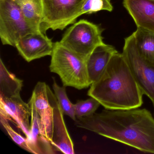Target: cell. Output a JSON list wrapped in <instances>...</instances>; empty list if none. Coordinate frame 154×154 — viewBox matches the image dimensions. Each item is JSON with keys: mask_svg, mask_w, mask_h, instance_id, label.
<instances>
[{"mask_svg": "<svg viewBox=\"0 0 154 154\" xmlns=\"http://www.w3.org/2000/svg\"><path fill=\"white\" fill-rule=\"evenodd\" d=\"M112 10L110 0H85L82 8V13L91 14L101 11L111 12Z\"/></svg>", "mask_w": 154, "mask_h": 154, "instance_id": "20", "label": "cell"}, {"mask_svg": "<svg viewBox=\"0 0 154 154\" xmlns=\"http://www.w3.org/2000/svg\"><path fill=\"white\" fill-rule=\"evenodd\" d=\"M100 103L93 97L85 100H78L74 104L76 119L88 117L95 113L100 105Z\"/></svg>", "mask_w": 154, "mask_h": 154, "instance_id": "19", "label": "cell"}, {"mask_svg": "<svg viewBox=\"0 0 154 154\" xmlns=\"http://www.w3.org/2000/svg\"><path fill=\"white\" fill-rule=\"evenodd\" d=\"M50 87L44 82H38L32 97L41 122L43 135L52 142L53 139L54 110L50 96Z\"/></svg>", "mask_w": 154, "mask_h": 154, "instance_id": "9", "label": "cell"}, {"mask_svg": "<svg viewBox=\"0 0 154 154\" xmlns=\"http://www.w3.org/2000/svg\"><path fill=\"white\" fill-rule=\"evenodd\" d=\"M0 116L7 119L16 125L26 135V138L30 136L31 108L26 103L20 95L10 98H0Z\"/></svg>", "mask_w": 154, "mask_h": 154, "instance_id": "8", "label": "cell"}, {"mask_svg": "<svg viewBox=\"0 0 154 154\" xmlns=\"http://www.w3.org/2000/svg\"><path fill=\"white\" fill-rule=\"evenodd\" d=\"M133 35L140 54L154 63V33L137 28Z\"/></svg>", "mask_w": 154, "mask_h": 154, "instance_id": "17", "label": "cell"}, {"mask_svg": "<svg viewBox=\"0 0 154 154\" xmlns=\"http://www.w3.org/2000/svg\"><path fill=\"white\" fill-rule=\"evenodd\" d=\"M122 54L143 94L154 106V63L140 54L133 34L125 38Z\"/></svg>", "mask_w": 154, "mask_h": 154, "instance_id": "7", "label": "cell"}, {"mask_svg": "<svg viewBox=\"0 0 154 154\" xmlns=\"http://www.w3.org/2000/svg\"><path fill=\"white\" fill-rule=\"evenodd\" d=\"M123 6L137 28L154 33V2L151 0H123Z\"/></svg>", "mask_w": 154, "mask_h": 154, "instance_id": "12", "label": "cell"}, {"mask_svg": "<svg viewBox=\"0 0 154 154\" xmlns=\"http://www.w3.org/2000/svg\"><path fill=\"white\" fill-rule=\"evenodd\" d=\"M85 0H43V16L40 31L63 30L82 15Z\"/></svg>", "mask_w": 154, "mask_h": 154, "instance_id": "5", "label": "cell"}, {"mask_svg": "<svg viewBox=\"0 0 154 154\" xmlns=\"http://www.w3.org/2000/svg\"><path fill=\"white\" fill-rule=\"evenodd\" d=\"M151 1H152L154 2V0H151Z\"/></svg>", "mask_w": 154, "mask_h": 154, "instance_id": "22", "label": "cell"}, {"mask_svg": "<svg viewBox=\"0 0 154 154\" xmlns=\"http://www.w3.org/2000/svg\"><path fill=\"white\" fill-rule=\"evenodd\" d=\"M23 81L17 78L0 60V98L6 99L20 95Z\"/></svg>", "mask_w": 154, "mask_h": 154, "instance_id": "16", "label": "cell"}, {"mask_svg": "<svg viewBox=\"0 0 154 154\" xmlns=\"http://www.w3.org/2000/svg\"><path fill=\"white\" fill-rule=\"evenodd\" d=\"M117 52L114 47L104 43L98 46L92 52L86 60L91 84L101 77L112 57Z\"/></svg>", "mask_w": 154, "mask_h": 154, "instance_id": "13", "label": "cell"}, {"mask_svg": "<svg viewBox=\"0 0 154 154\" xmlns=\"http://www.w3.org/2000/svg\"><path fill=\"white\" fill-rule=\"evenodd\" d=\"M53 88L54 91V94L63 113L69 116L75 121L76 119L75 112L74 104L72 103L68 99L66 91L65 86L63 85L61 87L57 85L54 78H53Z\"/></svg>", "mask_w": 154, "mask_h": 154, "instance_id": "18", "label": "cell"}, {"mask_svg": "<svg viewBox=\"0 0 154 154\" xmlns=\"http://www.w3.org/2000/svg\"><path fill=\"white\" fill-rule=\"evenodd\" d=\"M0 121L3 128L16 144H17L21 148L23 149L29 153H33L32 149L29 146L26 137H24L19 133L16 132L10 126L9 121L6 118L0 116Z\"/></svg>", "mask_w": 154, "mask_h": 154, "instance_id": "21", "label": "cell"}, {"mask_svg": "<svg viewBox=\"0 0 154 154\" xmlns=\"http://www.w3.org/2000/svg\"><path fill=\"white\" fill-rule=\"evenodd\" d=\"M90 86L88 95L107 109H135L143 103L144 94L119 52L112 57L101 77Z\"/></svg>", "mask_w": 154, "mask_h": 154, "instance_id": "2", "label": "cell"}, {"mask_svg": "<svg viewBox=\"0 0 154 154\" xmlns=\"http://www.w3.org/2000/svg\"><path fill=\"white\" fill-rule=\"evenodd\" d=\"M29 103L31 108L30 118V136L27 139L29 145L33 151V154H54L55 148L51 142L43 135L41 122L34 103V99L31 96Z\"/></svg>", "mask_w": 154, "mask_h": 154, "instance_id": "14", "label": "cell"}, {"mask_svg": "<svg viewBox=\"0 0 154 154\" xmlns=\"http://www.w3.org/2000/svg\"><path fill=\"white\" fill-rule=\"evenodd\" d=\"M76 127L154 154V118L146 109L112 110L76 119Z\"/></svg>", "mask_w": 154, "mask_h": 154, "instance_id": "1", "label": "cell"}, {"mask_svg": "<svg viewBox=\"0 0 154 154\" xmlns=\"http://www.w3.org/2000/svg\"><path fill=\"white\" fill-rule=\"evenodd\" d=\"M15 47L21 56L29 63L47 56H51L54 43L45 34L36 32L22 38Z\"/></svg>", "mask_w": 154, "mask_h": 154, "instance_id": "10", "label": "cell"}, {"mask_svg": "<svg viewBox=\"0 0 154 154\" xmlns=\"http://www.w3.org/2000/svg\"><path fill=\"white\" fill-rule=\"evenodd\" d=\"M51 56L50 72L59 75L63 86L78 90L91 86L87 60L63 45L60 41L54 43Z\"/></svg>", "mask_w": 154, "mask_h": 154, "instance_id": "3", "label": "cell"}, {"mask_svg": "<svg viewBox=\"0 0 154 154\" xmlns=\"http://www.w3.org/2000/svg\"><path fill=\"white\" fill-rule=\"evenodd\" d=\"M103 29L85 20L74 23L65 32L60 43L87 60L98 46L103 44Z\"/></svg>", "mask_w": 154, "mask_h": 154, "instance_id": "4", "label": "cell"}, {"mask_svg": "<svg viewBox=\"0 0 154 154\" xmlns=\"http://www.w3.org/2000/svg\"><path fill=\"white\" fill-rule=\"evenodd\" d=\"M36 33L13 0H0V38L3 45L15 47L21 38Z\"/></svg>", "mask_w": 154, "mask_h": 154, "instance_id": "6", "label": "cell"}, {"mask_svg": "<svg viewBox=\"0 0 154 154\" xmlns=\"http://www.w3.org/2000/svg\"><path fill=\"white\" fill-rule=\"evenodd\" d=\"M50 96L54 110L53 139L51 144L57 151L65 154H74L73 143L66 126L63 113L55 95L51 90Z\"/></svg>", "mask_w": 154, "mask_h": 154, "instance_id": "11", "label": "cell"}, {"mask_svg": "<svg viewBox=\"0 0 154 154\" xmlns=\"http://www.w3.org/2000/svg\"><path fill=\"white\" fill-rule=\"evenodd\" d=\"M19 7L26 20L36 32L40 31L43 16V0H13Z\"/></svg>", "mask_w": 154, "mask_h": 154, "instance_id": "15", "label": "cell"}]
</instances>
